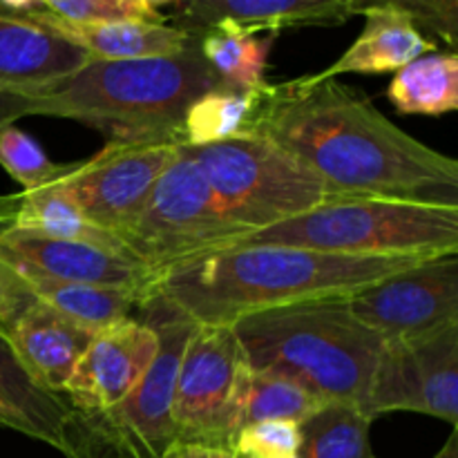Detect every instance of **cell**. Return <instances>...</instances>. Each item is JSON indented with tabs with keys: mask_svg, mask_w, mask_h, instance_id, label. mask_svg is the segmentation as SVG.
Here are the masks:
<instances>
[{
	"mask_svg": "<svg viewBox=\"0 0 458 458\" xmlns=\"http://www.w3.org/2000/svg\"><path fill=\"white\" fill-rule=\"evenodd\" d=\"M244 130L267 134L331 197H385L458 208V161L407 134L352 85L311 74L264 83Z\"/></svg>",
	"mask_w": 458,
	"mask_h": 458,
	"instance_id": "obj_1",
	"label": "cell"
},
{
	"mask_svg": "<svg viewBox=\"0 0 458 458\" xmlns=\"http://www.w3.org/2000/svg\"><path fill=\"white\" fill-rule=\"evenodd\" d=\"M438 258V255H437ZM428 255H340L280 244H231L155 273L143 293L195 325H235L250 313L352 295Z\"/></svg>",
	"mask_w": 458,
	"mask_h": 458,
	"instance_id": "obj_2",
	"label": "cell"
},
{
	"mask_svg": "<svg viewBox=\"0 0 458 458\" xmlns=\"http://www.w3.org/2000/svg\"><path fill=\"white\" fill-rule=\"evenodd\" d=\"M226 88L199 54V38L173 56L89 61L31 94L0 97V125L22 116H54L89 125L107 143L177 139L186 107Z\"/></svg>",
	"mask_w": 458,
	"mask_h": 458,
	"instance_id": "obj_3",
	"label": "cell"
},
{
	"mask_svg": "<svg viewBox=\"0 0 458 458\" xmlns=\"http://www.w3.org/2000/svg\"><path fill=\"white\" fill-rule=\"evenodd\" d=\"M250 369L295 380L325 401L362 405L385 343L349 307L347 295L250 313L231 325Z\"/></svg>",
	"mask_w": 458,
	"mask_h": 458,
	"instance_id": "obj_4",
	"label": "cell"
},
{
	"mask_svg": "<svg viewBox=\"0 0 458 458\" xmlns=\"http://www.w3.org/2000/svg\"><path fill=\"white\" fill-rule=\"evenodd\" d=\"M237 244L437 258L458 253V208L385 197H329L307 213L249 233Z\"/></svg>",
	"mask_w": 458,
	"mask_h": 458,
	"instance_id": "obj_5",
	"label": "cell"
},
{
	"mask_svg": "<svg viewBox=\"0 0 458 458\" xmlns=\"http://www.w3.org/2000/svg\"><path fill=\"white\" fill-rule=\"evenodd\" d=\"M182 148L199 165L224 213L246 235L307 213L331 197L302 161L253 130Z\"/></svg>",
	"mask_w": 458,
	"mask_h": 458,
	"instance_id": "obj_6",
	"label": "cell"
},
{
	"mask_svg": "<svg viewBox=\"0 0 458 458\" xmlns=\"http://www.w3.org/2000/svg\"><path fill=\"white\" fill-rule=\"evenodd\" d=\"M242 237L246 231L224 213L199 165L179 143L174 159L119 242L155 276L188 258L237 244Z\"/></svg>",
	"mask_w": 458,
	"mask_h": 458,
	"instance_id": "obj_7",
	"label": "cell"
},
{
	"mask_svg": "<svg viewBox=\"0 0 458 458\" xmlns=\"http://www.w3.org/2000/svg\"><path fill=\"white\" fill-rule=\"evenodd\" d=\"M139 311L159 338L155 360L123 401L101 414L81 416L89 458H164L174 443V387L195 322L152 300Z\"/></svg>",
	"mask_w": 458,
	"mask_h": 458,
	"instance_id": "obj_8",
	"label": "cell"
},
{
	"mask_svg": "<svg viewBox=\"0 0 458 458\" xmlns=\"http://www.w3.org/2000/svg\"><path fill=\"white\" fill-rule=\"evenodd\" d=\"M250 371L231 327L195 325L174 387V441L231 447L244 428Z\"/></svg>",
	"mask_w": 458,
	"mask_h": 458,
	"instance_id": "obj_9",
	"label": "cell"
},
{
	"mask_svg": "<svg viewBox=\"0 0 458 458\" xmlns=\"http://www.w3.org/2000/svg\"><path fill=\"white\" fill-rule=\"evenodd\" d=\"M353 316L385 344L458 325V253L438 255L347 295Z\"/></svg>",
	"mask_w": 458,
	"mask_h": 458,
	"instance_id": "obj_10",
	"label": "cell"
},
{
	"mask_svg": "<svg viewBox=\"0 0 458 458\" xmlns=\"http://www.w3.org/2000/svg\"><path fill=\"white\" fill-rule=\"evenodd\" d=\"M177 148V139L106 143L98 155L79 161L67 177L58 179L56 186L89 222L119 240L141 213Z\"/></svg>",
	"mask_w": 458,
	"mask_h": 458,
	"instance_id": "obj_11",
	"label": "cell"
},
{
	"mask_svg": "<svg viewBox=\"0 0 458 458\" xmlns=\"http://www.w3.org/2000/svg\"><path fill=\"white\" fill-rule=\"evenodd\" d=\"M360 410L371 419L414 411L458 428V325L411 343L385 344Z\"/></svg>",
	"mask_w": 458,
	"mask_h": 458,
	"instance_id": "obj_12",
	"label": "cell"
},
{
	"mask_svg": "<svg viewBox=\"0 0 458 458\" xmlns=\"http://www.w3.org/2000/svg\"><path fill=\"white\" fill-rule=\"evenodd\" d=\"M157 347V331L139 318L98 331L72 369L63 396L81 416L107 411L143 378Z\"/></svg>",
	"mask_w": 458,
	"mask_h": 458,
	"instance_id": "obj_13",
	"label": "cell"
},
{
	"mask_svg": "<svg viewBox=\"0 0 458 458\" xmlns=\"http://www.w3.org/2000/svg\"><path fill=\"white\" fill-rule=\"evenodd\" d=\"M0 264L70 284L137 289L146 293L152 271L125 250L88 242L56 240L0 226Z\"/></svg>",
	"mask_w": 458,
	"mask_h": 458,
	"instance_id": "obj_14",
	"label": "cell"
},
{
	"mask_svg": "<svg viewBox=\"0 0 458 458\" xmlns=\"http://www.w3.org/2000/svg\"><path fill=\"white\" fill-rule=\"evenodd\" d=\"M89 61L83 49L47 27L0 9V97L38 92Z\"/></svg>",
	"mask_w": 458,
	"mask_h": 458,
	"instance_id": "obj_15",
	"label": "cell"
},
{
	"mask_svg": "<svg viewBox=\"0 0 458 458\" xmlns=\"http://www.w3.org/2000/svg\"><path fill=\"white\" fill-rule=\"evenodd\" d=\"M352 16L353 0H177L168 22L192 36L222 21L277 34L286 27L343 25Z\"/></svg>",
	"mask_w": 458,
	"mask_h": 458,
	"instance_id": "obj_16",
	"label": "cell"
},
{
	"mask_svg": "<svg viewBox=\"0 0 458 458\" xmlns=\"http://www.w3.org/2000/svg\"><path fill=\"white\" fill-rule=\"evenodd\" d=\"M92 338V331L34 300L16 318L4 343L36 385L63 396L72 369Z\"/></svg>",
	"mask_w": 458,
	"mask_h": 458,
	"instance_id": "obj_17",
	"label": "cell"
},
{
	"mask_svg": "<svg viewBox=\"0 0 458 458\" xmlns=\"http://www.w3.org/2000/svg\"><path fill=\"white\" fill-rule=\"evenodd\" d=\"M22 16L47 27L72 45L83 49L92 61H128V58L173 56L183 52L197 36L173 25L155 22H72L45 12L27 9Z\"/></svg>",
	"mask_w": 458,
	"mask_h": 458,
	"instance_id": "obj_18",
	"label": "cell"
},
{
	"mask_svg": "<svg viewBox=\"0 0 458 458\" xmlns=\"http://www.w3.org/2000/svg\"><path fill=\"white\" fill-rule=\"evenodd\" d=\"M0 401L30 423L36 441L65 458H89L83 420L65 396L47 392L27 376L9 344L0 338Z\"/></svg>",
	"mask_w": 458,
	"mask_h": 458,
	"instance_id": "obj_19",
	"label": "cell"
},
{
	"mask_svg": "<svg viewBox=\"0 0 458 458\" xmlns=\"http://www.w3.org/2000/svg\"><path fill=\"white\" fill-rule=\"evenodd\" d=\"M365 27L347 52L327 70L311 74L316 81L338 79L340 74H387L407 63L437 52V40L428 38L407 13L376 7L362 12Z\"/></svg>",
	"mask_w": 458,
	"mask_h": 458,
	"instance_id": "obj_20",
	"label": "cell"
},
{
	"mask_svg": "<svg viewBox=\"0 0 458 458\" xmlns=\"http://www.w3.org/2000/svg\"><path fill=\"white\" fill-rule=\"evenodd\" d=\"M9 273H13V277L21 282L22 289L31 298L65 316L67 320L81 325L83 329L92 331V334H98V331L107 329V327L116 325L125 318H134L132 313L139 311L143 300V293L137 289L70 284V282H58L30 271Z\"/></svg>",
	"mask_w": 458,
	"mask_h": 458,
	"instance_id": "obj_21",
	"label": "cell"
},
{
	"mask_svg": "<svg viewBox=\"0 0 458 458\" xmlns=\"http://www.w3.org/2000/svg\"><path fill=\"white\" fill-rule=\"evenodd\" d=\"M199 54L219 81L231 89H258L267 83L268 54L276 34L255 36V31L222 21L199 36Z\"/></svg>",
	"mask_w": 458,
	"mask_h": 458,
	"instance_id": "obj_22",
	"label": "cell"
},
{
	"mask_svg": "<svg viewBox=\"0 0 458 458\" xmlns=\"http://www.w3.org/2000/svg\"><path fill=\"white\" fill-rule=\"evenodd\" d=\"M387 98L401 114L438 116L458 110V54L429 52L394 74Z\"/></svg>",
	"mask_w": 458,
	"mask_h": 458,
	"instance_id": "obj_23",
	"label": "cell"
},
{
	"mask_svg": "<svg viewBox=\"0 0 458 458\" xmlns=\"http://www.w3.org/2000/svg\"><path fill=\"white\" fill-rule=\"evenodd\" d=\"M369 414L356 403L327 401L300 423V458H376Z\"/></svg>",
	"mask_w": 458,
	"mask_h": 458,
	"instance_id": "obj_24",
	"label": "cell"
},
{
	"mask_svg": "<svg viewBox=\"0 0 458 458\" xmlns=\"http://www.w3.org/2000/svg\"><path fill=\"white\" fill-rule=\"evenodd\" d=\"M259 101L258 89L217 88L197 97L186 107L179 130L183 146H206L242 132Z\"/></svg>",
	"mask_w": 458,
	"mask_h": 458,
	"instance_id": "obj_25",
	"label": "cell"
},
{
	"mask_svg": "<svg viewBox=\"0 0 458 458\" xmlns=\"http://www.w3.org/2000/svg\"><path fill=\"white\" fill-rule=\"evenodd\" d=\"M325 398L316 396L295 380L276 374L250 371L249 396L244 407V425L259 420H291L302 423L313 411L325 405Z\"/></svg>",
	"mask_w": 458,
	"mask_h": 458,
	"instance_id": "obj_26",
	"label": "cell"
},
{
	"mask_svg": "<svg viewBox=\"0 0 458 458\" xmlns=\"http://www.w3.org/2000/svg\"><path fill=\"white\" fill-rule=\"evenodd\" d=\"M76 164H54L34 137L16 125H0V165L9 177L21 183L22 191L49 186L67 177Z\"/></svg>",
	"mask_w": 458,
	"mask_h": 458,
	"instance_id": "obj_27",
	"label": "cell"
},
{
	"mask_svg": "<svg viewBox=\"0 0 458 458\" xmlns=\"http://www.w3.org/2000/svg\"><path fill=\"white\" fill-rule=\"evenodd\" d=\"M38 7L72 22H168L146 0H38Z\"/></svg>",
	"mask_w": 458,
	"mask_h": 458,
	"instance_id": "obj_28",
	"label": "cell"
},
{
	"mask_svg": "<svg viewBox=\"0 0 458 458\" xmlns=\"http://www.w3.org/2000/svg\"><path fill=\"white\" fill-rule=\"evenodd\" d=\"M387 7L407 13L420 31L443 40L454 52L458 43V0H353V13ZM432 38V40H434Z\"/></svg>",
	"mask_w": 458,
	"mask_h": 458,
	"instance_id": "obj_29",
	"label": "cell"
},
{
	"mask_svg": "<svg viewBox=\"0 0 458 458\" xmlns=\"http://www.w3.org/2000/svg\"><path fill=\"white\" fill-rule=\"evenodd\" d=\"M242 458H293L300 450V425L291 420H259L244 425L233 438Z\"/></svg>",
	"mask_w": 458,
	"mask_h": 458,
	"instance_id": "obj_30",
	"label": "cell"
},
{
	"mask_svg": "<svg viewBox=\"0 0 458 458\" xmlns=\"http://www.w3.org/2000/svg\"><path fill=\"white\" fill-rule=\"evenodd\" d=\"M30 302H34V298L22 289V284L13 277V273H9L0 264V338L4 340L16 318L21 316V311Z\"/></svg>",
	"mask_w": 458,
	"mask_h": 458,
	"instance_id": "obj_31",
	"label": "cell"
},
{
	"mask_svg": "<svg viewBox=\"0 0 458 458\" xmlns=\"http://www.w3.org/2000/svg\"><path fill=\"white\" fill-rule=\"evenodd\" d=\"M164 458H242L231 447L219 445H204V443H182L174 441L165 450Z\"/></svg>",
	"mask_w": 458,
	"mask_h": 458,
	"instance_id": "obj_32",
	"label": "cell"
},
{
	"mask_svg": "<svg viewBox=\"0 0 458 458\" xmlns=\"http://www.w3.org/2000/svg\"><path fill=\"white\" fill-rule=\"evenodd\" d=\"M0 428L13 429V432H21V434H25V437L34 438V432H31L30 423H27V420L22 419L18 411H13L12 407L4 405L3 401H0Z\"/></svg>",
	"mask_w": 458,
	"mask_h": 458,
	"instance_id": "obj_33",
	"label": "cell"
},
{
	"mask_svg": "<svg viewBox=\"0 0 458 458\" xmlns=\"http://www.w3.org/2000/svg\"><path fill=\"white\" fill-rule=\"evenodd\" d=\"M434 458H458V429H452L450 438L445 441V445L434 454Z\"/></svg>",
	"mask_w": 458,
	"mask_h": 458,
	"instance_id": "obj_34",
	"label": "cell"
},
{
	"mask_svg": "<svg viewBox=\"0 0 458 458\" xmlns=\"http://www.w3.org/2000/svg\"><path fill=\"white\" fill-rule=\"evenodd\" d=\"M0 4H3L7 12L21 13V12H27V9L38 7V0H0Z\"/></svg>",
	"mask_w": 458,
	"mask_h": 458,
	"instance_id": "obj_35",
	"label": "cell"
},
{
	"mask_svg": "<svg viewBox=\"0 0 458 458\" xmlns=\"http://www.w3.org/2000/svg\"><path fill=\"white\" fill-rule=\"evenodd\" d=\"M148 4H150V7H161V4H174L177 3V0H146Z\"/></svg>",
	"mask_w": 458,
	"mask_h": 458,
	"instance_id": "obj_36",
	"label": "cell"
},
{
	"mask_svg": "<svg viewBox=\"0 0 458 458\" xmlns=\"http://www.w3.org/2000/svg\"><path fill=\"white\" fill-rule=\"evenodd\" d=\"M293 458H300V456H293Z\"/></svg>",
	"mask_w": 458,
	"mask_h": 458,
	"instance_id": "obj_37",
	"label": "cell"
}]
</instances>
